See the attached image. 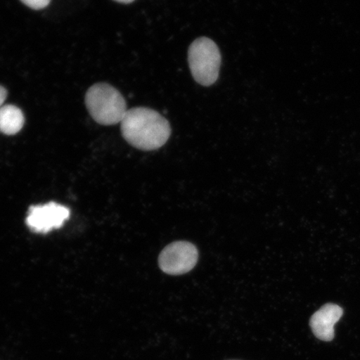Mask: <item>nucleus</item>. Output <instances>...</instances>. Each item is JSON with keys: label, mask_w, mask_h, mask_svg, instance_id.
<instances>
[{"label": "nucleus", "mask_w": 360, "mask_h": 360, "mask_svg": "<svg viewBox=\"0 0 360 360\" xmlns=\"http://www.w3.org/2000/svg\"><path fill=\"white\" fill-rule=\"evenodd\" d=\"M70 214V210L65 206L51 202L31 207L26 224L33 232L45 233L60 228Z\"/></svg>", "instance_id": "nucleus-5"}, {"label": "nucleus", "mask_w": 360, "mask_h": 360, "mask_svg": "<svg viewBox=\"0 0 360 360\" xmlns=\"http://www.w3.org/2000/svg\"><path fill=\"white\" fill-rule=\"evenodd\" d=\"M114 1L121 3V4H128L133 3L134 1V0H114Z\"/></svg>", "instance_id": "nucleus-10"}, {"label": "nucleus", "mask_w": 360, "mask_h": 360, "mask_svg": "<svg viewBox=\"0 0 360 360\" xmlns=\"http://www.w3.org/2000/svg\"><path fill=\"white\" fill-rule=\"evenodd\" d=\"M343 309L334 304H327L315 312L310 319L309 326L315 337L330 342L335 338V326L343 316Z\"/></svg>", "instance_id": "nucleus-6"}, {"label": "nucleus", "mask_w": 360, "mask_h": 360, "mask_svg": "<svg viewBox=\"0 0 360 360\" xmlns=\"http://www.w3.org/2000/svg\"><path fill=\"white\" fill-rule=\"evenodd\" d=\"M199 252L190 242L177 241L166 246L159 257L162 271L170 276H181L195 266Z\"/></svg>", "instance_id": "nucleus-4"}, {"label": "nucleus", "mask_w": 360, "mask_h": 360, "mask_svg": "<svg viewBox=\"0 0 360 360\" xmlns=\"http://www.w3.org/2000/svg\"><path fill=\"white\" fill-rule=\"evenodd\" d=\"M8 96V92L6 88L0 85V109L4 106V103L6 101Z\"/></svg>", "instance_id": "nucleus-9"}, {"label": "nucleus", "mask_w": 360, "mask_h": 360, "mask_svg": "<svg viewBox=\"0 0 360 360\" xmlns=\"http://www.w3.org/2000/svg\"><path fill=\"white\" fill-rule=\"evenodd\" d=\"M25 122V115L19 107L7 105L0 109V132L2 134L15 135L20 132Z\"/></svg>", "instance_id": "nucleus-7"}, {"label": "nucleus", "mask_w": 360, "mask_h": 360, "mask_svg": "<svg viewBox=\"0 0 360 360\" xmlns=\"http://www.w3.org/2000/svg\"><path fill=\"white\" fill-rule=\"evenodd\" d=\"M20 1L32 10L40 11L46 8L51 4V0H20Z\"/></svg>", "instance_id": "nucleus-8"}, {"label": "nucleus", "mask_w": 360, "mask_h": 360, "mask_svg": "<svg viewBox=\"0 0 360 360\" xmlns=\"http://www.w3.org/2000/svg\"><path fill=\"white\" fill-rule=\"evenodd\" d=\"M85 105L94 120L102 125L122 122L128 111L122 94L106 83L96 84L89 89Z\"/></svg>", "instance_id": "nucleus-2"}, {"label": "nucleus", "mask_w": 360, "mask_h": 360, "mask_svg": "<svg viewBox=\"0 0 360 360\" xmlns=\"http://www.w3.org/2000/svg\"><path fill=\"white\" fill-rule=\"evenodd\" d=\"M121 132L130 146L145 151L165 146L171 134L169 121L148 108H134L126 112Z\"/></svg>", "instance_id": "nucleus-1"}, {"label": "nucleus", "mask_w": 360, "mask_h": 360, "mask_svg": "<svg viewBox=\"0 0 360 360\" xmlns=\"http://www.w3.org/2000/svg\"><path fill=\"white\" fill-rule=\"evenodd\" d=\"M188 65L193 79L202 86L217 81L221 65V55L217 44L206 37L197 39L188 49Z\"/></svg>", "instance_id": "nucleus-3"}]
</instances>
